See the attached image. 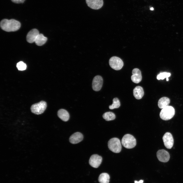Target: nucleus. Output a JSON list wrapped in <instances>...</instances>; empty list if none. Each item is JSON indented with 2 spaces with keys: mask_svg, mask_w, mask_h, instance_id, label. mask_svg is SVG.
I'll list each match as a JSON object with an SVG mask.
<instances>
[{
  "mask_svg": "<svg viewBox=\"0 0 183 183\" xmlns=\"http://www.w3.org/2000/svg\"><path fill=\"white\" fill-rule=\"evenodd\" d=\"M0 26L3 30L7 32H14L18 30L20 27L21 23L14 19H4L0 22Z\"/></svg>",
  "mask_w": 183,
  "mask_h": 183,
  "instance_id": "obj_1",
  "label": "nucleus"
},
{
  "mask_svg": "<svg viewBox=\"0 0 183 183\" xmlns=\"http://www.w3.org/2000/svg\"><path fill=\"white\" fill-rule=\"evenodd\" d=\"M122 145L125 148L131 149L134 148L136 145L135 139L129 134H125L123 137L121 141Z\"/></svg>",
  "mask_w": 183,
  "mask_h": 183,
  "instance_id": "obj_2",
  "label": "nucleus"
},
{
  "mask_svg": "<svg viewBox=\"0 0 183 183\" xmlns=\"http://www.w3.org/2000/svg\"><path fill=\"white\" fill-rule=\"evenodd\" d=\"M175 114V110L172 106H168L161 110L160 113V118L164 120H168L171 119Z\"/></svg>",
  "mask_w": 183,
  "mask_h": 183,
  "instance_id": "obj_3",
  "label": "nucleus"
},
{
  "mask_svg": "<svg viewBox=\"0 0 183 183\" xmlns=\"http://www.w3.org/2000/svg\"><path fill=\"white\" fill-rule=\"evenodd\" d=\"M108 146L109 149L112 152L118 153L121 151V145L120 140L118 138H114L109 141Z\"/></svg>",
  "mask_w": 183,
  "mask_h": 183,
  "instance_id": "obj_4",
  "label": "nucleus"
},
{
  "mask_svg": "<svg viewBox=\"0 0 183 183\" xmlns=\"http://www.w3.org/2000/svg\"><path fill=\"white\" fill-rule=\"evenodd\" d=\"M47 107L46 102L42 101L32 105L30 108L31 112L37 115L41 114L44 112Z\"/></svg>",
  "mask_w": 183,
  "mask_h": 183,
  "instance_id": "obj_5",
  "label": "nucleus"
},
{
  "mask_svg": "<svg viewBox=\"0 0 183 183\" xmlns=\"http://www.w3.org/2000/svg\"><path fill=\"white\" fill-rule=\"evenodd\" d=\"M109 62L111 67L117 70L121 69L124 65L122 60L119 57L116 56H113L111 58Z\"/></svg>",
  "mask_w": 183,
  "mask_h": 183,
  "instance_id": "obj_6",
  "label": "nucleus"
},
{
  "mask_svg": "<svg viewBox=\"0 0 183 183\" xmlns=\"http://www.w3.org/2000/svg\"><path fill=\"white\" fill-rule=\"evenodd\" d=\"M164 145L168 149H171L174 144V140L172 134L167 132L164 135L162 138Z\"/></svg>",
  "mask_w": 183,
  "mask_h": 183,
  "instance_id": "obj_7",
  "label": "nucleus"
},
{
  "mask_svg": "<svg viewBox=\"0 0 183 183\" xmlns=\"http://www.w3.org/2000/svg\"><path fill=\"white\" fill-rule=\"evenodd\" d=\"M103 83V80L101 76L97 75L95 76L93 80L92 87L96 91L100 90L101 88Z\"/></svg>",
  "mask_w": 183,
  "mask_h": 183,
  "instance_id": "obj_8",
  "label": "nucleus"
},
{
  "mask_svg": "<svg viewBox=\"0 0 183 183\" xmlns=\"http://www.w3.org/2000/svg\"><path fill=\"white\" fill-rule=\"evenodd\" d=\"M102 160V157L97 154H94L90 157L89 163L92 167L97 168L101 164Z\"/></svg>",
  "mask_w": 183,
  "mask_h": 183,
  "instance_id": "obj_9",
  "label": "nucleus"
},
{
  "mask_svg": "<svg viewBox=\"0 0 183 183\" xmlns=\"http://www.w3.org/2000/svg\"><path fill=\"white\" fill-rule=\"evenodd\" d=\"M86 1L89 7L95 10L100 9L103 4V0H86Z\"/></svg>",
  "mask_w": 183,
  "mask_h": 183,
  "instance_id": "obj_10",
  "label": "nucleus"
},
{
  "mask_svg": "<svg viewBox=\"0 0 183 183\" xmlns=\"http://www.w3.org/2000/svg\"><path fill=\"white\" fill-rule=\"evenodd\" d=\"M157 156L160 161L163 162H168L170 158L169 153L164 149L158 150L157 152Z\"/></svg>",
  "mask_w": 183,
  "mask_h": 183,
  "instance_id": "obj_11",
  "label": "nucleus"
},
{
  "mask_svg": "<svg viewBox=\"0 0 183 183\" xmlns=\"http://www.w3.org/2000/svg\"><path fill=\"white\" fill-rule=\"evenodd\" d=\"M132 75L131 79L132 81L135 83H138L142 79V76L140 70L138 69H134L132 72Z\"/></svg>",
  "mask_w": 183,
  "mask_h": 183,
  "instance_id": "obj_12",
  "label": "nucleus"
},
{
  "mask_svg": "<svg viewBox=\"0 0 183 183\" xmlns=\"http://www.w3.org/2000/svg\"><path fill=\"white\" fill-rule=\"evenodd\" d=\"M39 34L38 30L36 29H32L27 34L26 40L29 43H32L35 42L37 36Z\"/></svg>",
  "mask_w": 183,
  "mask_h": 183,
  "instance_id": "obj_13",
  "label": "nucleus"
},
{
  "mask_svg": "<svg viewBox=\"0 0 183 183\" xmlns=\"http://www.w3.org/2000/svg\"><path fill=\"white\" fill-rule=\"evenodd\" d=\"M83 139V135L81 133L77 132L74 133L70 137L69 141L70 143L74 144L82 141Z\"/></svg>",
  "mask_w": 183,
  "mask_h": 183,
  "instance_id": "obj_14",
  "label": "nucleus"
},
{
  "mask_svg": "<svg viewBox=\"0 0 183 183\" xmlns=\"http://www.w3.org/2000/svg\"><path fill=\"white\" fill-rule=\"evenodd\" d=\"M133 93L134 96L137 99H141L144 94L143 88L140 86L136 87L133 90Z\"/></svg>",
  "mask_w": 183,
  "mask_h": 183,
  "instance_id": "obj_15",
  "label": "nucleus"
},
{
  "mask_svg": "<svg viewBox=\"0 0 183 183\" xmlns=\"http://www.w3.org/2000/svg\"><path fill=\"white\" fill-rule=\"evenodd\" d=\"M57 115L60 118L64 121H68L69 118V113L64 109H61L59 110L57 112Z\"/></svg>",
  "mask_w": 183,
  "mask_h": 183,
  "instance_id": "obj_16",
  "label": "nucleus"
},
{
  "mask_svg": "<svg viewBox=\"0 0 183 183\" xmlns=\"http://www.w3.org/2000/svg\"><path fill=\"white\" fill-rule=\"evenodd\" d=\"M170 102V100L169 98L166 97H162L158 101V106L160 109H163L168 106Z\"/></svg>",
  "mask_w": 183,
  "mask_h": 183,
  "instance_id": "obj_17",
  "label": "nucleus"
},
{
  "mask_svg": "<svg viewBox=\"0 0 183 183\" xmlns=\"http://www.w3.org/2000/svg\"><path fill=\"white\" fill-rule=\"evenodd\" d=\"M47 40V38L44 36L43 34H39L36 38L35 42L37 45L41 46L46 42Z\"/></svg>",
  "mask_w": 183,
  "mask_h": 183,
  "instance_id": "obj_18",
  "label": "nucleus"
},
{
  "mask_svg": "<svg viewBox=\"0 0 183 183\" xmlns=\"http://www.w3.org/2000/svg\"><path fill=\"white\" fill-rule=\"evenodd\" d=\"M110 177L108 174L102 173L99 176L98 180L100 183H109Z\"/></svg>",
  "mask_w": 183,
  "mask_h": 183,
  "instance_id": "obj_19",
  "label": "nucleus"
},
{
  "mask_svg": "<svg viewBox=\"0 0 183 183\" xmlns=\"http://www.w3.org/2000/svg\"><path fill=\"white\" fill-rule=\"evenodd\" d=\"M102 117L104 119L107 121L114 120L116 118L115 114L111 112H107L104 113L103 114Z\"/></svg>",
  "mask_w": 183,
  "mask_h": 183,
  "instance_id": "obj_20",
  "label": "nucleus"
},
{
  "mask_svg": "<svg viewBox=\"0 0 183 183\" xmlns=\"http://www.w3.org/2000/svg\"><path fill=\"white\" fill-rule=\"evenodd\" d=\"M120 106V103L119 99L117 98H114L113 100L112 104L109 106V108L110 109L119 108Z\"/></svg>",
  "mask_w": 183,
  "mask_h": 183,
  "instance_id": "obj_21",
  "label": "nucleus"
},
{
  "mask_svg": "<svg viewBox=\"0 0 183 183\" xmlns=\"http://www.w3.org/2000/svg\"><path fill=\"white\" fill-rule=\"evenodd\" d=\"M170 75L171 74L170 73L166 72L161 73L158 75L157 79L158 80H163L165 78H168Z\"/></svg>",
  "mask_w": 183,
  "mask_h": 183,
  "instance_id": "obj_22",
  "label": "nucleus"
},
{
  "mask_svg": "<svg viewBox=\"0 0 183 183\" xmlns=\"http://www.w3.org/2000/svg\"><path fill=\"white\" fill-rule=\"evenodd\" d=\"M17 67L19 70H24L26 69V65L23 62L20 61L17 63Z\"/></svg>",
  "mask_w": 183,
  "mask_h": 183,
  "instance_id": "obj_23",
  "label": "nucleus"
},
{
  "mask_svg": "<svg viewBox=\"0 0 183 183\" xmlns=\"http://www.w3.org/2000/svg\"><path fill=\"white\" fill-rule=\"evenodd\" d=\"M11 1L15 3L20 4L23 3L25 0H11Z\"/></svg>",
  "mask_w": 183,
  "mask_h": 183,
  "instance_id": "obj_24",
  "label": "nucleus"
},
{
  "mask_svg": "<svg viewBox=\"0 0 183 183\" xmlns=\"http://www.w3.org/2000/svg\"><path fill=\"white\" fill-rule=\"evenodd\" d=\"M143 180H140L139 181H137L135 180L134 181V183H143Z\"/></svg>",
  "mask_w": 183,
  "mask_h": 183,
  "instance_id": "obj_25",
  "label": "nucleus"
},
{
  "mask_svg": "<svg viewBox=\"0 0 183 183\" xmlns=\"http://www.w3.org/2000/svg\"><path fill=\"white\" fill-rule=\"evenodd\" d=\"M150 10H154V9L153 7H151L150 8Z\"/></svg>",
  "mask_w": 183,
  "mask_h": 183,
  "instance_id": "obj_26",
  "label": "nucleus"
},
{
  "mask_svg": "<svg viewBox=\"0 0 183 183\" xmlns=\"http://www.w3.org/2000/svg\"><path fill=\"white\" fill-rule=\"evenodd\" d=\"M166 80L167 81H169L168 78H166Z\"/></svg>",
  "mask_w": 183,
  "mask_h": 183,
  "instance_id": "obj_27",
  "label": "nucleus"
}]
</instances>
